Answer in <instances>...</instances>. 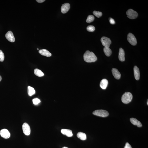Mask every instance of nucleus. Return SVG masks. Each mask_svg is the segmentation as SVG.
Segmentation results:
<instances>
[{
	"instance_id": "obj_21",
	"label": "nucleus",
	"mask_w": 148,
	"mask_h": 148,
	"mask_svg": "<svg viewBox=\"0 0 148 148\" xmlns=\"http://www.w3.org/2000/svg\"><path fill=\"white\" fill-rule=\"evenodd\" d=\"M35 89L33 87L28 86V95L30 96H31L33 94L35 93Z\"/></svg>"
},
{
	"instance_id": "obj_1",
	"label": "nucleus",
	"mask_w": 148,
	"mask_h": 148,
	"mask_svg": "<svg viewBox=\"0 0 148 148\" xmlns=\"http://www.w3.org/2000/svg\"><path fill=\"white\" fill-rule=\"evenodd\" d=\"M84 61L87 63L95 62L97 61V57L92 52L86 51L83 56Z\"/></svg>"
},
{
	"instance_id": "obj_33",
	"label": "nucleus",
	"mask_w": 148,
	"mask_h": 148,
	"mask_svg": "<svg viewBox=\"0 0 148 148\" xmlns=\"http://www.w3.org/2000/svg\"><path fill=\"white\" fill-rule=\"evenodd\" d=\"M37 50H39V49L38 48H37Z\"/></svg>"
},
{
	"instance_id": "obj_30",
	"label": "nucleus",
	"mask_w": 148,
	"mask_h": 148,
	"mask_svg": "<svg viewBox=\"0 0 148 148\" xmlns=\"http://www.w3.org/2000/svg\"><path fill=\"white\" fill-rule=\"evenodd\" d=\"M1 80H2V77H1V76L0 75V82H1Z\"/></svg>"
},
{
	"instance_id": "obj_5",
	"label": "nucleus",
	"mask_w": 148,
	"mask_h": 148,
	"mask_svg": "<svg viewBox=\"0 0 148 148\" xmlns=\"http://www.w3.org/2000/svg\"><path fill=\"white\" fill-rule=\"evenodd\" d=\"M127 40L129 43L132 45L135 46L137 44L136 39L134 35L130 33L127 35Z\"/></svg>"
},
{
	"instance_id": "obj_15",
	"label": "nucleus",
	"mask_w": 148,
	"mask_h": 148,
	"mask_svg": "<svg viewBox=\"0 0 148 148\" xmlns=\"http://www.w3.org/2000/svg\"><path fill=\"white\" fill-rule=\"evenodd\" d=\"M61 132L63 134L68 137H71L73 135L72 131L69 129H63L61 130Z\"/></svg>"
},
{
	"instance_id": "obj_14",
	"label": "nucleus",
	"mask_w": 148,
	"mask_h": 148,
	"mask_svg": "<svg viewBox=\"0 0 148 148\" xmlns=\"http://www.w3.org/2000/svg\"><path fill=\"white\" fill-rule=\"evenodd\" d=\"M130 121L132 124L137 126L139 127H141L142 126V124L139 120L134 118H132L130 119Z\"/></svg>"
},
{
	"instance_id": "obj_28",
	"label": "nucleus",
	"mask_w": 148,
	"mask_h": 148,
	"mask_svg": "<svg viewBox=\"0 0 148 148\" xmlns=\"http://www.w3.org/2000/svg\"><path fill=\"white\" fill-rule=\"evenodd\" d=\"M124 148H132L129 143H126Z\"/></svg>"
},
{
	"instance_id": "obj_19",
	"label": "nucleus",
	"mask_w": 148,
	"mask_h": 148,
	"mask_svg": "<svg viewBox=\"0 0 148 148\" xmlns=\"http://www.w3.org/2000/svg\"><path fill=\"white\" fill-rule=\"evenodd\" d=\"M103 51L106 56L108 57L111 56L112 51L111 49L109 47H105L104 48Z\"/></svg>"
},
{
	"instance_id": "obj_25",
	"label": "nucleus",
	"mask_w": 148,
	"mask_h": 148,
	"mask_svg": "<svg viewBox=\"0 0 148 148\" xmlns=\"http://www.w3.org/2000/svg\"><path fill=\"white\" fill-rule=\"evenodd\" d=\"M4 59V55L2 51L0 50V61L3 62Z\"/></svg>"
},
{
	"instance_id": "obj_24",
	"label": "nucleus",
	"mask_w": 148,
	"mask_h": 148,
	"mask_svg": "<svg viewBox=\"0 0 148 148\" xmlns=\"http://www.w3.org/2000/svg\"><path fill=\"white\" fill-rule=\"evenodd\" d=\"M93 14L94 15L98 18H100L101 17L102 15V13L99 11H94L93 12Z\"/></svg>"
},
{
	"instance_id": "obj_6",
	"label": "nucleus",
	"mask_w": 148,
	"mask_h": 148,
	"mask_svg": "<svg viewBox=\"0 0 148 148\" xmlns=\"http://www.w3.org/2000/svg\"><path fill=\"white\" fill-rule=\"evenodd\" d=\"M101 41L102 44L105 47H109L111 43V41L110 39L108 37H103L101 39Z\"/></svg>"
},
{
	"instance_id": "obj_13",
	"label": "nucleus",
	"mask_w": 148,
	"mask_h": 148,
	"mask_svg": "<svg viewBox=\"0 0 148 148\" xmlns=\"http://www.w3.org/2000/svg\"><path fill=\"white\" fill-rule=\"evenodd\" d=\"M134 71L135 79L136 80H139L140 77V73L139 68L137 66H134Z\"/></svg>"
},
{
	"instance_id": "obj_9",
	"label": "nucleus",
	"mask_w": 148,
	"mask_h": 148,
	"mask_svg": "<svg viewBox=\"0 0 148 148\" xmlns=\"http://www.w3.org/2000/svg\"><path fill=\"white\" fill-rule=\"evenodd\" d=\"M70 8V6L69 3H65L64 4H62V6L61 8V12L63 14L66 13L69 11Z\"/></svg>"
},
{
	"instance_id": "obj_2",
	"label": "nucleus",
	"mask_w": 148,
	"mask_h": 148,
	"mask_svg": "<svg viewBox=\"0 0 148 148\" xmlns=\"http://www.w3.org/2000/svg\"><path fill=\"white\" fill-rule=\"evenodd\" d=\"M133 95L131 93L126 92L123 94L122 97V101L124 104H128L130 102L132 99Z\"/></svg>"
},
{
	"instance_id": "obj_8",
	"label": "nucleus",
	"mask_w": 148,
	"mask_h": 148,
	"mask_svg": "<svg viewBox=\"0 0 148 148\" xmlns=\"http://www.w3.org/2000/svg\"><path fill=\"white\" fill-rule=\"evenodd\" d=\"M0 134L2 137L5 139H8L10 136V133L6 129H3L0 132Z\"/></svg>"
},
{
	"instance_id": "obj_29",
	"label": "nucleus",
	"mask_w": 148,
	"mask_h": 148,
	"mask_svg": "<svg viewBox=\"0 0 148 148\" xmlns=\"http://www.w3.org/2000/svg\"><path fill=\"white\" fill-rule=\"evenodd\" d=\"M45 0H36V1L37 2L39 3H43L45 1Z\"/></svg>"
},
{
	"instance_id": "obj_31",
	"label": "nucleus",
	"mask_w": 148,
	"mask_h": 148,
	"mask_svg": "<svg viewBox=\"0 0 148 148\" xmlns=\"http://www.w3.org/2000/svg\"><path fill=\"white\" fill-rule=\"evenodd\" d=\"M62 148H69L66 147H63Z\"/></svg>"
},
{
	"instance_id": "obj_22",
	"label": "nucleus",
	"mask_w": 148,
	"mask_h": 148,
	"mask_svg": "<svg viewBox=\"0 0 148 148\" xmlns=\"http://www.w3.org/2000/svg\"><path fill=\"white\" fill-rule=\"evenodd\" d=\"M94 16L92 15H90L88 16L86 20V22L88 23H90L94 21Z\"/></svg>"
},
{
	"instance_id": "obj_11",
	"label": "nucleus",
	"mask_w": 148,
	"mask_h": 148,
	"mask_svg": "<svg viewBox=\"0 0 148 148\" xmlns=\"http://www.w3.org/2000/svg\"><path fill=\"white\" fill-rule=\"evenodd\" d=\"M125 53L124 50L121 48L119 49L118 58L120 61L123 62L125 61Z\"/></svg>"
},
{
	"instance_id": "obj_10",
	"label": "nucleus",
	"mask_w": 148,
	"mask_h": 148,
	"mask_svg": "<svg viewBox=\"0 0 148 148\" xmlns=\"http://www.w3.org/2000/svg\"><path fill=\"white\" fill-rule=\"evenodd\" d=\"M5 37L7 40L11 42H14L15 41V38L12 32L9 31L6 34Z\"/></svg>"
},
{
	"instance_id": "obj_23",
	"label": "nucleus",
	"mask_w": 148,
	"mask_h": 148,
	"mask_svg": "<svg viewBox=\"0 0 148 148\" xmlns=\"http://www.w3.org/2000/svg\"><path fill=\"white\" fill-rule=\"evenodd\" d=\"M87 30L89 32H93L95 30V27L92 25H89L87 27Z\"/></svg>"
},
{
	"instance_id": "obj_3",
	"label": "nucleus",
	"mask_w": 148,
	"mask_h": 148,
	"mask_svg": "<svg viewBox=\"0 0 148 148\" xmlns=\"http://www.w3.org/2000/svg\"><path fill=\"white\" fill-rule=\"evenodd\" d=\"M93 114L94 115L102 117L108 116L109 115L108 112L106 110H97L94 111Z\"/></svg>"
},
{
	"instance_id": "obj_18",
	"label": "nucleus",
	"mask_w": 148,
	"mask_h": 148,
	"mask_svg": "<svg viewBox=\"0 0 148 148\" xmlns=\"http://www.w3.org/2000/svg\"><path fill=\"white\" fill-rule=\"evenodd\" d=\"M77 137L82 140H85L87 139V136L85 133L79 132L77 133Z\"/></svg>"
},
{
	"instance_id": "obj_17",
	"label": "nucleus",
	"mask_w": 148,
	"mask_h": 148,
	"mask_svg": "<svg viewBox=\"0 0 148 148\" xmlns=\"http://www.w3.org/2000/svg\"><path fill=\"white\" fill-rule=\"evenodd\" d=\"M39 53L42 56L47 57H50L51 56V53L48 50L45 49H42L40 50Z\"/></svg>"
},
{
	"instance_id": "obj_27",
	"label": "nucleus",
	"mask_w": 148,
	"mask_h": 148,
	"mask_svg": "<svg viewBox=\"0 0 148 148\" xmlns=\"http://www.w3.org/2000/svg\"><path fill=\"white\" fill-rule=\"evenodd\" d=\"M109 21L110 23L112 24H114L115 23V21L112 18H110L109 19Z\"/></svg>"
},
{
	"instance_id": "obj_12",
	"label": "nucleus",
	"mask_w": 148,
	"mask_h": 148,
	"mask_svg": "<svg viewBox=\"0 0 148 148\" xmlns=\"http://www.w3.org/2000/svg\"><path fill=\"white\" fill-rule=\"evenodd\" d=\"M112 74L114 77L117 79H119L121 77V74L118 70L115 68L112 70Z\"/></svg>"
},
{
	"instance_id": "obj_26",
	"label": "nucleus",
	"mask_w": 148,
	"mask_h": 148,
	"mask_svg": "<svg viewBox=\"0 0 148 148\" xmlns=\"http://www.w3.org/2000/svg\"><path fill=\"white\" fill-rule=\"evenodd\" d=\"M33 103L34 105H37L40 103V100L38 98H35L32 100Z\"/></svg>"
},
{
	"instance_id": "obj_4",
	"label": "nucleus",
	"mask_w": 148,
	"mask_h": 148,
	"mask_svg": "<svg viewBox=\"0 0 148 148\" xmlns=\"http://www.w3.org/2000/svg\"><path fill=\"white\" fill-rule=\"evenodd\" d=\"M127 17L131 19H134L137 18L138 15L137 13L132 9H129L127 11Z\"/></svg>"
},
{
	"instance_id": "obj_32",
	"label": "nucleus",
	"mask_w": 148,
	"mask_h": 148,
	"mask_svg": "<svg viewBox=\"0 0 148 148\" xmlns=\"http://www.w3.org/2000/svg\"><path fill=\"white\" fill-rule=\"evenodd\" d=\"M147 105H148V100L147 102Z\"/></svg>"
},
{
	"instance_id": "obj_7",
	"label": "nucleus",
	"mask_w": 148,
	"mask_h": 148,
	"mask_svg": "<svg viewBox=\"0 0 148 148\" xmlns=\"http://www.w3.org/2000/svg\"><path fill=\"white\" fill-rule=\"evenodd\" d=\"M22 129L24 134L26 135L29 136L30 133V128L27 123H25L22 125Z\"/></svg>"
},
{
	"instance_id": "obj_20",
	"label": "nucleus",
	"mask_w": 148,
	"mask_h": 148,
	"mask_svg": "<svg viewBox=\"0 0 148 148\" xmlns=\"http://www.w3.org/2000/svg\"><path fill=\"white\" fill-rule=\"evenodd\" d=\"M34 73L38 77H42L44 76L43 73L40 69H35L34 71Z\"/></svg>"
},
{
	"instance_id": "obj_16",
	"label": "nucleus",
	"mask_w": 148,
	"mask_h": 148,
	"mask_svg": "<svg viewBox=\"0 0 148 148\" xmlns=\"http://www.w3.org/2000/svg\"><path fill=\"white\" fill-rule=\"evenodd\" d=\"M108 81L106 79H103L101 81L100 86L102 89H105L106 88L108 84Z\"/></svg>"
}]
</instances>
